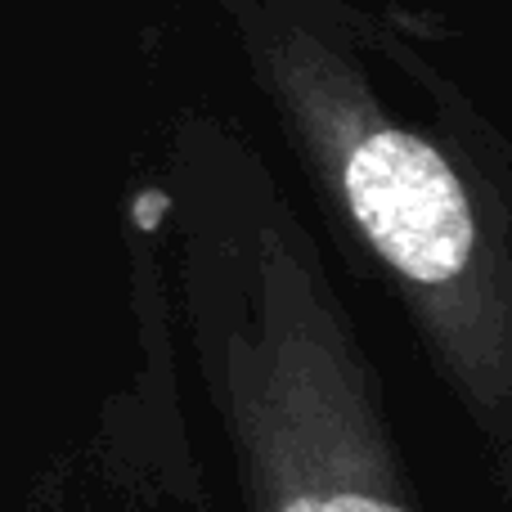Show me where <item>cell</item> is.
<instances>
[{"mask_svg":"<svg viewBox=\"0 0 512 512\" xmlns=\"http://www.w3.org/2000/svg\"><path fill=\"white\" fill-rule=\"evenodd\" d=\"M176 315L243 512H427L387 378L283 207L248 189L189 207Z\"/></svg>","mask_w":512,"mask_h":512,"instance_id":"cell-1","label":"cell"}]
</instances>
